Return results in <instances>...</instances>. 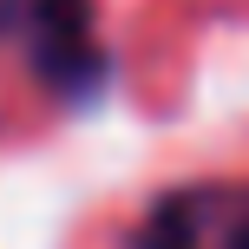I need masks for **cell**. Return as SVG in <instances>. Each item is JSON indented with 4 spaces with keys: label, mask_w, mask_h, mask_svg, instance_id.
<instances>
[{
    "label": "cell",
    "mask_w": 249,
    "mask_h": 249,
    "mask_svg": "<svg viewBox=\"0 0 249 249\" xmlns=\"http://www.w3.org/2000/svg\"><path fill=\"white\" fill-rule=\"evenodd\" d=\"M33 20H39V46H33V66L53 92H92L105 72V53L92 46L86 33V0H33Z\"/></svg>",
    "instance_id": "1"
},
{
    "label": "cell",
    "mask_w": 249,
    "mask_h": 249,
    "mask_svg": "<svg viewBox=\"0 0 249 249\" xmlns=\"http://www.w3.org/2000/svg\"><path fill=\"white\" fill-rule=\"evenodd\" d=\"M190 203L184 197H171V203H158V216L144 223V236H138V249H190Z\"/></svg>",
    "instance_id": "2"
},
{
    "label": "cell",
    "mask_w": 249,
    "mask_h": 249,
    "mask_svg": "<svg viewBox=\"0 0 249 249\" xmlns=\"http://www.w3.org/2000/svg\"><path fill=\"white\" fill-rule=\"evenodd\" d=\"M223 249H249V223H236V230H230V243Z\"/></svg>",
    "instance_id": "3"
}]
</instances>
